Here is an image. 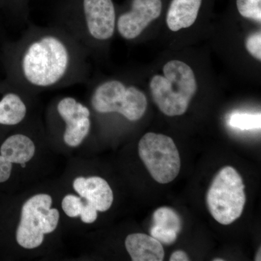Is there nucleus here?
Returning <instances> with one entry per match:
<instances>
[{
  "mask_svg": "<svg viewBox=\"0 0 261 261\" xmlns=\"http://www.w3.org/2000/svg\"><path fill=\"white\" fill-rule=\"evenodd\" d=\"M11 56L12 78L25 92L84 83L88 75V53L54 23L29 24Z\"/></svg>",
  "mask_w": 261,
  "mask_h": 261,
  "instance_id": "1",
  "label": "nucleus"
},
{
  "mask_svg": "<svg viewBox=\"0 0 261 261\" xmlns=\"http://www.w3.org/2000/svg\"><path fill=\"white\" fill-rule=\"evenodd\" d=\"M224 259L216 258L214 259V261H224Z\"/></svg>",
  "mask_w": 261,
  "mask_h": 261,
  "instance_id": "26",
  "label": "nucleus"
},
{
  "mask_svg": "<svg viewBox=\"0 0 261 261\" xmlns=\"http://www.w3.org/2000/svg\"><path fill=\"white\" fill-rule=\"evenodd\" d=\"M92 109L99 114L118 113L129 121L143 117L147 107L145 94L133 85L111 79L98 82L90 94Z\"/></svg>",
  "mask_w": 261,
  "mask_h": 261,
  "instance_id": "4",
  "label": "nucleus"
},
{
  "mask_svg": "<svg viewBox=\"0 0 261 261\" xmlns=\"http://www.w3.org/2000/svg\"><path fill=\"white\" fill-rule=\"evenodd\" d=\"M138 148L141 160L156 181L168 184L177 177L181 159L171 137L149 132L142 137Z\"/></svg>",
  "mask_w": 261,
  "mask_h": 261,
  "instance_id": "6",
  "label": "nucleus"
},
{
  "mask_svg": "<svg viewBox=\"0 0 261 261\" xmlns=\"http://www.w3.org/2000/svg\"><path fill=\"white\" fill-rule=\"evenodd\" d=\"M59 211L56 208H49L42 216V231L44 234L54 231L59 222Z\"/></svg>",
  "mask_w": 261,
  "mask_h": 261,
  "instance_id": "19",
  "label": "nucleus"
},
{
  "mask_svg": "<svg viewBox=\"0 0 261 261\" xmlns=\"http://www.w3.org/2000/svg\"><path fill=\"white\" fill-rule=\"evenodd\" d=\"M150 234L161 244L171 245L177 240L178 233L171 230L165 229L157 226H152L150 229Z\"/></svg>",
  "mask_w": 261,
  "mask_h": 261,
  "instance_id": "20",
  "label": "nucleus"
},
{
  "mask_svg": "<svg viewBox=\"0 0 261 261\" xmlns=\"http://www.w3.org/2000/svg\"><path fill=\"white\" fill-rule=\"evenodd\" d=\"M228 123L233 128L243 130L260 129V113L233 112L228 117Z\"/></svg>",
  "mask_w": 261,
  "mask_h": 261,
  "instance_id": "16",
  "label": "nucleus"
},
{
  "mask_svg": "<svg viewBox=\"0 0 261 261\" xmlns=\"http://www.w3.org/2000/svg\"><path fill=\"white\" fill-rule=\"evenodd\" d=\"M247 51L255 59L261 60V34L257 32L247 37L245 41Z\"/></svg>",
  "mask_w": 261,
  "mask_h": 261,
  "instance_id": "21",
  "label": "nucleus"
},
{
  "mask_svg": "<svg viewBox=\"0 0 261 261\" xmlns=\"http://www.w3.org/2000/svg\"><path fill=\"white\" fill-rule=\"evenodd\" d=\"M153 226L171 230L178 233L182 228V221L177 213L168 207L157 209L153 214Z\"/></svg>",
  "mask_w": 261,
  "mask_h": 261,
  "instance_id": "15",
  "label": "nucleus"
},
{
  "mask_svg": "<svg viewBox=\"0 0 261 261\" xmlns=\"http://www.w3.org/2000/svg\"><path fill=\"white\" fill-rule=\"evenodd\" d=\"M202 0H172L168 8L166 23L170 30L178 32L195 23Z\"/></svg>",
  "mask_w": 261,
  "mask_h": 261,
  "instance_id": "12",
  "label": "nucleus"
},
{
  "mask_svg": "<svg viewBox=\"0 0 261 261\" xmlns=\"http://www.w3.org/2000/svg\"><path fill=\"white\" fill-rule=\"evenodd\" d=\"M163 71V75H154L149 83L152 99L166 116H181L197 92L195 73L190 65L178 60L168 62Z\"/></svg>",
  "mask_w": 261,
  "mask_h": 261,
  "instance_id": "3",
  "label": "nucleus"
},
{
  "mask_svg": "<svg viewBox=\"0 0 261 261\" xmlns=\"http://www.w3.org/2000/svg\"><path fill=\"white\" fill-rule=\"evenodd\" d=\"M211 216L219 224L229 225L243 214L246 202L245 185L238 171L231 166L217 173L206 197Z\"/></svg>",
  "mask_w": 261,
  "mask_h": 261,
  "instance_id": "5",
  "label": "nucleus"
},
{
  "mask_svg": "<svg viewBox=\"0 0 261 261\" xmlns=\"http://www.w3.org/2000/svg\"><path fill=\"white\" fill-rule=\"evenodd\" d=\"M97 210L90 202H84L83 208L81 213V219L85 224H92L97 220Z\"/></svg>",
  "mask_w": 261,
  "mask_h": 261,
  "instance_id": "22",
  "label": "nucleus"
},
{
  "mask_svg": "<svg viewBox=\"0 0 261 261\" xmlns=\"http://www.w3.org/2000/svg\"><path fill=\"white\" fill-rule=\"evenodd\" d=\"M13 163L0 154V183L8 181L11 175Z\"/></svg>",
  "mask_w": 261,
  "mask_h": 261,
  "instance_id": "24",
  "label": "nucleus"
},
{
  "mask_svg": "<svg viewBox=\"0 0 261 261\" xmlns=\"http://www.w3.org/2000/svg\"><path fill=\"white\" fill-rule=\"evenodd\" d=\"M0 153L12 163L25 164L34 157L35 145L27 135L16 134L3 142Z\"/></svg>",
  "mask_w": 261,
  "mask_h": 261,
  "instance_id": "13",
  "label": "nucleus"
},
{
  "mask_svg": "<svg viewBox=\"0 0 261 261\" xmlns=\"http://www.w3.org/2000/svg\"><path fill=\"white\" fill-rule=\"evenodd\" d=\"M51 203V197L46 194L34 196L24 203L16 231L19 245L25 249H34L42 245L44 240L42 216L50 208Z\"/></svg>",
  "mask_w": 261,
  "mask_h": 261,
  "instance_id": "7",
  "label": "nucleus"
},
{
  "mask_svg": "<svg viewBox=\"0 0 261 261\" xmlns=\"http://www.w3.org/2000/svg\"><path fill=\"white\" fill-rule=\"evenodd\" d=\"M237 8L244 18L261 21V0H237Z\"/></svg>",
  "mask_w": 261,
  "mask_h": 261,
  "instance_id": "17",
  "label": "nucleus"
},
{
  "mask_svg": "<svg viewBox=\"0 0 261 261\" xmlns=\"http://www.w3.org/2000/svg\"><path fill=\"white\" fill-rule=\"evenodd\" d=\"M117 15L113 0H59L54 24L64 29L90 54L112 39Z\"/></svg>",
  "mask_w": 261,
  "mask_h": 261,
  "instance_id": "2",
  "label": "nucleus"
},
{
  "mask_svg": "<svg viewBox=\"0 0 261 261\" xmlns=\"http://www.w3.org/2000/svg\"><path fill=\"white\" fill-rule=\"evenodd\" d=\"M83 206L84 202L82 198L73 195L65 196L62 202V208L65 214L70 218L80 216Z\"/></svg>",
  "mask_w": 261,
  "mask_h": 261,
  "instance_id": "18",
  "label": "nucleus"
},
{
  "mask_svg": "<svg viewBox=\"0 0 261 261\" xmlns=\"http://www.w3.org/2000/svg\"><path fill=\"white\" fill-rule=\"evenodd\" d=\"M75 191L99 212L109 210L113 202V193L106 180L98 176L78 177L73 184Z\"/></svg>",
  "mask_w": 261,
  "mask_h": 261,
  "instance_id": "10",
  "label": "nucleus"
},
{
  "mask_svg": "<svg viewBox=\"0 0 261 261\" xmlns=\"http://www.w3.org/2000/svg\"><path fill=\"white\" fill-rule=\"evenodd\" d=\"M30 0H10L13 8L16 11L17 14L23 18L24 21H27L29 15V2Z\"/></svg>",
  "mask_w": 261,
  "mask_h": 261,
  "instance_id": "23",
  "label": "nucleus"
},
{
  "mask_svg": "<svg viewBox=\"0 0 261 261\" xmlns=\"http://www.w3.org/2000/svg\"><path fill=\"white\" fill-rule=\"evenodd\" d=\"M56 111L65 124L63 140L70 147H77L88 136L91 128L90 110L72 97L60 99Z\"/></svg>",
  "mask_w": 261,
  "mask_h": 261,
  "instance_id": "8",
  "label": "nucleus"
},
{
  "mask_svg": "<svg viewBox=\"0 0 261 261\" xmlns=\"http://www.w3.org/2000/svg\"><path fill=\"white\" fill-rule=\"evenodd\" d=\"M171 261H188L190 260L188 255H187L186 252L181 251V250H178L173 252L170 257Z\"/></svg>",
  "mask_w": 261,
  "mask_h": 261,
  "instance_id": "25",
  "label": "nucleus"
},
{
  "mask_svg": "<svg viewBox=\"0 0 261 261\" xmlns=\"http://www.w3.org/2000/svg\"><path fill=\"white\" fill-rule=\"evenodd\" d=\"M27 108L25 99L18 92L3 94L0 99V124L15 126L25 119Z\"/></svg>",
  "mask_w": 261,
  "mask_h": 261,
  "instance_id": "14",
  "label": "nucleus"
},
{
  "mask_svg": "<svg viewBox=\"0 0 261 261\" xmlns=\"http://www.w3.org/2000/svg\"><path fill=\"white\" fill-rule=\"evenodd\" d=\"M125 246L133 261H162L164 259L162 244L145 233L128 235Z\"/></svg>",
  "mask_w": 261,
  "mask_h": 261,
  "instance_id": "11",
  "label": "nucleus"
},
{
  "mask_svg": "<svg viewBox=\"0 0 261 261\" xmlns=\"http://www.w3.org/2000/svg\"><path fill=\"white\" fill-rule=\"evenodd\" d=\"M161 11V0H132L129 9L117 18V31L126 40H133L159 18Z\"/></svg>",
  "mask_w": 261,
  "mask_h": 261,
  "instance_id": "9",
  "label": "nucleus"
}]
</instances>
